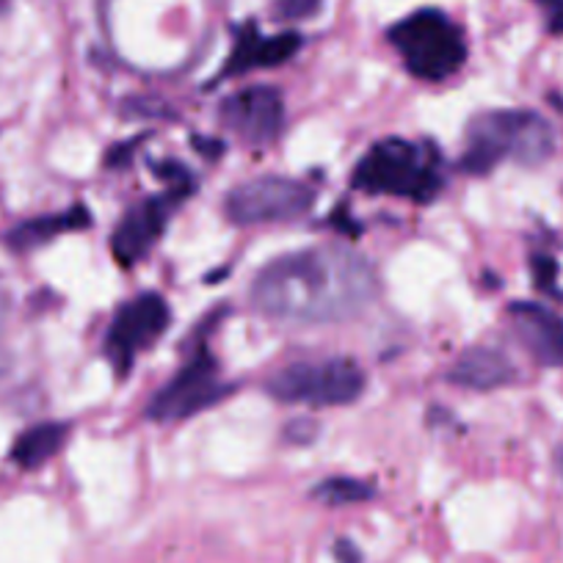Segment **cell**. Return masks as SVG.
Returning <instances> with one entry per match:
<instances>
[{
    "label": "cell",
    "instance_id": "6",
    "mask_svg": "<svg viewBox=\"0 0 563 563\" xmlns=\"http://www.w3.org/2000/svg\"><path fill=\"white\" fill-rule=\"evenodd\" d=\"M316 205V191L294 177H254L232 188L224 199V213L232 224H276L305 216Z\"/></svg>",
    "mask_w": 563,
    "mask_h": 563
},
{
    "label": "cell",
    "instance_id": "20",
    "mask_svg": "<svg viewBox=\"0 0 563 563\" xmlns=\"http://www.w3.org/2000/svg\"><path fill=\"white\" fill-rule=\"evenodd\" d=\"M533 3L544 12L550 34L563 36V0H533Z\"/></svg>",
    "mask_w": 563,
    "mask_h": 563
},
{
    "label": "cell",
    "instance_id": "4",
    "mask_svg": "<svg viewBox=\"0 0 563 563\" xmlns=\"http://www.w3.org/2000/svg\"><path fill=\"white\" fill-rule=\"evenodd\" d=\"M389 45L404 58V67L426 84L453 78L467 62L462 29L440 9H420L389 29Z\"/></svg>",
    "mask_w": 563,
    "mask_h": 563
},
{
    "label": "cell",
    "instance_id": "9",
    "mask_svg": "<svg viewBox=\"0 0 563 563\" xmlns=\"http://www.w3.org/2000/svg\"><path fill=\"white\" fill-rule=\"evenodd\" d=\"M191 191L194 183H177V186L166 188L161 197L144 199L135 208H130L111 238V252L117 263L124 265V268L139 263L158 243V238L164 235L175 205L191 197Z\"/></svg>",
    "mask_w": 563,
    "mask_h": 563
},
{
    "label": "cell",
    "instance_id": "13",
    "mask_svg": "<svg viewBox=\"0 0 563 563\" xmlns=\"http://www.w3.org/2000/svg\"><path fill=\"white\" fill-rule=\"evenodd\" d=\"M445 378L456 384V387L489 393V389H500L511 384L517 378V367H514V362L503 351L473 345V349L456 356V362L448 367Z\"/></svg>",
    "mask_w": 563,
    "mask_h": 563
},
{
    "label": "cell",
    "instance_id": "7",
    "mask_svg": "<svg viewBox=\"0 0 563 563\" xmlns=\"http://www.w3.org/2000/svg\"><path fill=\"white\" fill-rule=\"evenodd\" d=\"M224 395H230V384L221 382L219 362L202 345V349L194 351L191 360L180 367V373L155 393V398L147 406V417L155 422L186 420V417H194L219 404Z\"/></svg>",
    "mask_w": 563,
    "mask_h": 563
},
{
    "label": "cell",
    "instance_id": "2",
    "mask_svg": "<svg viewBox=\"0 0 563 563\" xmlns=\"http://www.w3.org/2000/svg\"><path fill=\"white\" fill-rule=\"evenodd\" d=\"M555 153V133L541 113L525 108H497L473 117L464 130L462 169L486 177L500 164L541 166Z\"/></svg>",
    "mask_w": 563,
    "mask_h": 563
},
{
    "label": "cell",
    "instance_id": "12",
    "mask_svg": "<svg viewBox=\"0 0 563 563\" xmlns=\"http://www.w3.org/2000/svg\"><path fill=\"white\" fill-rule=\"evenodd\" d=\"M519 340L530 354L550 367H563V318L550 307L533 301H514L508 307Z\"/></svg>",
    "mask_w": 563,
    "mask_h": 563
},
{
    "label": "cell",
    "instance_id": "18",
    "mask_svg": "<svg viewBox=\"0 0 563 563\" xmlns=\"http://www.w3.org/2000/svg\"><path fill=\"white\" fill-rule=\"evenodd\" d=\"M7 323H9V294L3 288V282H0V376L9 373V351H7Z\"/></svg>",
    "mask_w": 563,
    "mask_h": 563
},
{
    "label": "cell",
    "instance_id": "5",
    "mask_svg": "<svg viewBox=\"0 0 563 563\" xmlns=\"http://www.w3.org/2000/svg\"><path fill=\"white\" fill-rule=\"evenodd\" d=\"M365 373L354 360L332 356V360L296 362V365L282 367L265 382V389L271 398L282 404L329 409V406L354 404L365 393Z\"/></svg>",
    "mask_w": 563,
    "mask_h": 563
},
{
    "label": "cell",
    "instance_id": "11",
    "mask_svg": "<svg viewBox=\"0 0 563 563\" xmlns=\"http://www.w3.org/2000/svg\"><path fill=\"white\" fill-rule=\"evenodd\" d=\"M301 47V36L288 31V34H276V36H263L252 23L243 25L235 34V45H232V53L227 56L224 69L219 73L216 80L235 78V75H246L252 69H268L279 67L288 58H294Z\"/></svg>",
    "mask_w": 563,
    "mask_h": 563
},
{
    "label": "cell",
    "instance_id": "21",
    "mask_svg": "<svg viewBox=\"0 0 563 563\" xmlns=\"http://www.w3.org/2000/svg\"><path fill=\"white\" fill-rule=\"evenodd\" d=\"M334 558L338 563H362V550L351 539L334 541Z\"/></svg>",
    "mask_w": 563,
    "mask_h": 563
},
{
    "label": "cell",
    "instance_id": "14",
    "mask_svg": "<svg viewBox=\"0 0 563 563\" xmlns=\"http://www.w3.org/2000/svg\"><path fill=\"white\" fill-rule=\"evenodd\" d=\"M91 224V216L86 205H73L64 213H53V216H40V219H29L23 224L12 227L7 232V246L12 252H34V249L47 246L51 241H56L58 235L64 232H75L84 230V227Z\"/></svg>",
    "mask_w": 563,
    "mask_h": 563
},
{
    "label": "cell",
    "instance_id": "8",
    "mask_svg": "<svg viewBox=\"0 0 563 563\" xmlns=\"http://www.w3.org/2000/svg\"><path fill=\"white\" fill-rule=\"evenodd\" d=\"M169 321V305L158 294H141L133 301L119 307L106 334V356L119 378L128 376L135 356L158 343Z\"/></svg>",
    "mask_w": 563,
    "mask_h": 563
},
{
    "label": "cell",
    "instance_id": "3",
    "mask_svg": "<svg viewBox=\"0 0 563 563\" xmlns=\"http://www.w3.org/2000/svg\"><path fill=\"white\" fill-rule=\"evenodd\" d=\"M351 186L367 194L431 202L442 188L440 155L406 139H384L373 144L356 164Z\"/></svg>",
    "mask_w": 563,
    "mask_h": 563
},
{
    "label": "cell",
    "instance_id": "22",
    "mask_svg": "<svg viewBox=\"0 0 563 563\" xmlns=\"http://www.w3.org/2000/svg\"><path fill=\"white\" fill-rule=\"evenodd\" d=\"M555 464H558V473H561V478H563V448H561V451H558Z\"/></svg>",
    "mask_w": 563,
    "mask_h": 563
},
{
    "label": "cell",
    "instance_id": "16",
    "mask_svg": "<svg viewBox=\"0 0 563 563\" xmlns=\"http://www.w3.org/2000/svg\"><path fill=\"white\" fill-rule=\"evenodd\" d=\"M376 495L373 484L360 478H345V475H338V478H323L321 484L312 489V497L321 500L323 506H356V503H365Z\"/></svg>",
    "mask_w": 563,
    "mask_h": 563
},
{
    "label": "cell",
    "instance_id": "19",
    "mask_svg": "<svg viewBox=\"0 0 563 563\" xmlns=\"http://www.w3.org/2000/svg\"><path fill=\"white\" fill-rule=\"evenodd\" d=\"M533 276H536V285H539L541 290H555V276H558V265L552 257H544V254H539V257H533Z\"/></svg>",
    "mask_w": 563,
    "mask_h": 563
},
{
    "label": "cell",
    "instance_id": "10",
    "mask_svg": "<svg viewBox=\"0 0 563 563\" xmlns=\"http://www.w3.org/2000/svg\"><path fill=\"white\" fill-rule=\"evenodd\" d=\"M219 122L252 147H265L282 135L285 102L274 86H249L221 102Z\"/></svg>",
    "mask_w": 563,
    "mask_h": 563
},
{
    "label": "cell",
    "instance_id": "1",
    "mask_svg": "<svg viewBox=\"0 0 563 563\" xmlns=\"http://www.w3.org/2000/svg\"><path fill=\"white\" fill-rule=\"evenodd\" d=\"M378 294L376 268L345 246L282 254L254 276L249 299L282 323H343L362 316Z\"/></svg>",
    "mask_w": 563,
    "mask_h": 563
},
{
    "label": "cell",
    "instance_id": "23",
    "mask_svg": "<svg viewBox=\"0 0 563 563\" xmlns=\"http://www.w3.org/2000/svg\"><path fill=\"white\" fill-rule=\"evenodd\" d=\"M7 9H9V0H0V14L7 12Z\"/></svg>",
    "mask_w": 563,
    "mask_h": 563
},
{
    "label": "cell",
    "instance_id": "15",
    "mask_svg": "<svg viewBox=\"0 0 563 563\" xmlns=\"http://www.w3.org/2000/svg\"><path fill=\"white\" fill-rule=\"evenodd\" d=\"M69 434L67 422H36L31 429H25L23 434L14 440L12 453V464H18L20 470H40L56 456L58 451L64 448Z\"/></svg>",
    "mask_w": 563,
    "mask_h": 563
},
{
    "label": "cell",
    "instance_id": "17",
    "mask_svg": "<svg viewBox=\"0 0 563 563\" xmlns=\"http://www.w3.org/2000/svg\"><path fill=\"white\" fill-rule=\"evenodd\" d=\"M323 0H276L274 14L285 23H299V20H310L312 14L321 12Z\"/></svg>",
    "mask_w": 563,
    "mask_h": 563
}]
</instances>
